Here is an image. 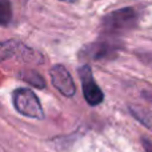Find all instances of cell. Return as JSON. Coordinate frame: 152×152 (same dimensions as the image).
<instances>
[{"mask_svg":"<svg viewBox=\"0 0 152 152\" xmlns=\"http://www.w3.org/2000/svg\"><path fill=\"white\" fill-rule=\"evenodd\" d=\"M51 79H52V84L55 88L60 92L61 95L67 97H71L75 95L76 87L72 80L69 72L64 68L63 66H55L51 69Z\"/></svg>","mask_w":152,"mask_h":152,"instance_id":"cell-4","label":"cell"},{"mask_svg":"<svg viewBox=\"0 0 152 152\" xmlns=\"http://www.w3.org/2000/svg\"><path fill=\"white\" fill-rule=\"evenodd\" d=\"M79 72H80L81 84H83V94H84L86 102L88 103L89 105L100 104V103L103 102V99H104V95H103L102 89L99 88V86L95 83L89 67L84 66Z\"/></svg>","mask_w":152,"mask_h":152,"instance_id":"cell-3","label":"cell"},{"mask_svg":"<svg viewBox=\"0 0 152 152\" xmlns=\"http://www.w3.org/2000/svg\"><path fill=\"white\" fill-rule=\"evenodd\" d=\"M142 143H143V148H144L145 152H152V142L148 139H145V137H143L142 139Z\"/></svg>","mask_w":152,"mask_h":152,"instance_id":"cell-7","label":"cell"},{"mask_svg":"<svg viewBox=\"0 0 152 152\" xmlns=\"http://www.w3.org/2000/svg\"><path fill=\"white\" fill-rule=\"evenodd\" d=\"M12 102L16 111L19 113H21L23 116L32 118V119H39V120H42L44 118L42 104H40L37 96L31 89L19 88L16 91H13Z\"/></svg>","mask_w":152,"mask_h":152,"instance_id":"cell-1","label":"cell"},{"mask_svg":"<svg viewBox=\"0 0 152 152\" xmlns=\"http://www.w3.org/2000/svg\"><path fill=\"white\" fill-rule=\"evenodd\" d=\"M11 5L8 3V0H1V4H0V20L1 24L5 26L8 21L11 20Z\"/></svg>","mask_w":152,"mask_h":152,"instance_id":"cell-6","label":"cell"},{"mask_svg":"<svg viewBox=\"0 0 152 152\" xmlns=\"http://www.w3.org/2000/svg\"><path fill=\"white\" fill-rule=\"evenodd\" d=\"M21 77H23L24 81H27L28 84H31V86L36 87V88H44L45 87V81L44 79L37 72H24L23 75H21Z\"/></svg>","mask_w":152,"mask_h":152,"instance_id":"cell-5","label":"cell"},{"mask_svg":"<svg viewBox=\"0 0 152 152\" xmlns=\"http://www.w3.org/2000/svg\"><path fill=\"white\" fill-rule=\"evenodd\" d=\"M136 24V13L132 8H123L115 11L104 18L103 26L110 32H120L129 29Z\"/></svg>","mask_w":152,"mask_h":152,"instance_id":"cell-2","label":"cell"}]
</instances>
